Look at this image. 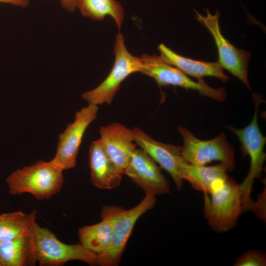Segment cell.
<instances>
[{"label":"cell","instance_id":"8fae6325","mask_svg":"<svg viewBox=\"0 0 266 266\" xmlns=\"http://www.w3.org/2000/svg\"><path fill=\"white\" fill-rule=\"evenodd\" d=\"M124 174L145 195L156 196L170 193L169 181L154 160L140 148L134 150Z\"/></svg>","mask_w":266,"mask_h":266},{"label":"cell","instance_id":"7a4b0ae2","mask_svg":"<svg viewBox=\"0 0 266 266\" xmlns=\"http://www.w3.org/2000/svg\"><path fill=\"white\" fill-rule=\"evenodd\" d=\"M244 211L239 185L232 178L228 177L210 194L204 193V217L217 233L233 228Z\"/></svg>","mask_w":266,"mask_h":266},{"label":"cell","instance_id":"4fadbf2b","mask_svg":"<svg viewBox=\"0 0 266 266\" xmlns=\"http://www.w3.org/2000/svg\"><path fill=\"white\" fill-rule=\"evenodd\" d=\"M133 130L134 141L136 145L166 170L170 175L176 189L181 190L183 185V180L179 174L178 165L183 159L182 147L157 141L137 127Z\"/></svg>","mask_w":266,"mask_h":266},{"label":"cell","instance_id":"44dd1931","mask_svg":"<svg viewBox=\"0 0 266 266\" xmlns=\"http://www.w3.org/2000/svg\"><path fill=\"white\" fill-rule=\"evenodd\" d=\"M266 265V256L264 252L256 250L245 252L239 256L233 264L235 266H264Z\"/></svg>","mask_w":266,"mask_h":266},{"label":"cell","instance_id":"9c48e42d","mask_svg":"<svg viewBox=\"0 0 266 266\" xmlns=\"http://www.w3.org/2000/svg\"><path fill=\"white\" fill-rule=\"evenodd\" d=\"M98 105L88 103L75 114L74 121L59 135L56 152L52 161L63 170L74 168L85 133L96 119Z\"/></svg>","mask_w":266,"mask_h":266},{"label":"cell","instance_id":"2e32d148","mask_svg":"<svg viewBox=\"0 0 266 266\" xmlns=\"http://www.w3.org/2000/svg\"><path fill=\"white\" fill-rule=\"evenodd\" d=\"M180 177L203 194H210L229 177L226 166L220 163L212 166H195L183 158L178 165Z\"/></svg>","mask_w":266,"mask_h":266},{"label":"cell","instance_id":"30bf717a","mask_svg":"<svg viewBox=\"0 0 266 266\" xmlns=\"http://www.w3.org/2000/svg\"><path fill=\"white\" fill-rule=\"evenodd\" d=\"M195 11L197 19L205 26L213 37L218 49V62L222 67L237 77L249 90H251L248 79L247 70L250 53L236 48L223 35L219 23V11H217L215 15H212L207 10L205 16L196 10Z\"/></svg>","mask_w":266,"mask_h":266},{"label":"cell","instance_id":"7402d4cb","mask_svg":"<svg viewBox=\"0 0 266 266\" xmlns=\"http://www.w3.org/2000/svg\"><path fill=\"white\" fill-rule=\"evenodd\" d=\"M62 7L68 12H74L77 9L78 0H59Z\"/></svg>","mask_w":266,"mask_h":266},{"label":"cell","instance_id":"ffe728a7","mask_svg":"<svg viewBox=\"0 0 266 266\" xmlns=\"http://www.w3.org/2000/svg\"><path fill=\"white\" fill-rule=\"evenodd\" d=\"M35 211L29 214L18 211L0 214V241L14 239L30 231Z\"/></svg>","mask_w":266,"mask_h":266},{"label":"cell","instance_id":"9a60e30c","mask_svg":"<svg viewBox=\"0 0 266 266\" xmlns=\"http://www.w3.org/2000/svg\"><path fill=\"white\" fill-rule=\"evenodd\" d=\"M89 160L94 186L100 189L111 190L119 186L123 174L110 159L100 139L91 143Z\"/></svg>","mask_w":266,"mask_h":266},{"label":"cell","instance_id":"603a6c76","mask_svg":"<svg viewBox=\"0 0 266 266\" xmlns=\"http://www.w3.org/2000/svg\"><path fill=\"white\" fill-rule=\"evenodd\" d=\"M31 0H0V3L11 4L20 8L27 7Z\"/></svg>","mask_w":266,"mask_h":266},{"label":"cell","instance_id":"5b68a950","mask_svg":"<svg viewBox=\"0 0 266 266\" xmlns=\"http://www.w3.org/2000/svg\"><path fill=\"white\" fill-rule=\"evenodd\" d=\"M114 64L106 78L94 89L81 95L89 103L99 105L110 104L122 82L130 74L139 72V57L132 55L125 44V37L120 32L116 35L114 48Z\"/></svg>","mask_w":266,"mask_h":266},{"label":"cell","instance_id":"52a82bcc","mask_svg":"<svg viewBox=\"0 0 266 266\" xmlns=\"http://www.w3.org/2000/svg\"><path fill=\"white\" fill-rule=\"evenodd\" d=\"M139 72L155 79L160 87L179 86L198 91L202 96L219 102L225 101L227 94L224 87L213 88L203 80L195 82L174 66L166 63L159 56L144 54L139 57Z\"/></svg>","mask_w":266,"mask_h":266},{"label":"cell","instance_id":"cb8c5ba5","mask_svg":"<svg viewBox=\"0 0 266 266\" xmlns=\"http://www.w3.org/2000/svg\"><path fill=\"white\" fill-rule=\"evenodd\" d=\"M0 266H2V264H1V263L0 259Z\"/></svg>","mask_w":266,"mask_h":266},{"label":"cell","instance_id":"ac0fdd59","mask_svg":"<svg viewBox=\"0 0 266 266\" xmlns=\"http://www.w3.org/2000/svg\"><path fill=\"white\" fill-rule=\"evenodd\" d=\"M0 259L2 266L35 265L37 260L32 227L30 231L19 237L0 241Z\"/></svg>","mask_w":266,"mask_h":266},{"label":"cell","instance_id":"d6986e66","mask_svg":"<svg viewBox=\"0 0 266 266\" xmlns=\"http://www.w3.org/2000/svg\"><path fill=\"white\" fill-rule=\"evenodd\" d=\"M77 8L83 16L94 20L101 21L110 16L119 31L125 17L123 7L116 0H78Z\"/></svg>","mask_w":266,"mask_h":266},{"label":"cell","instance_id":"5bb4252c","mask_svg":"<svg viewBox=\"0 0 266 266\" xmlns=\"http://www.w3.org/2000/svg\"><path fill=\"white\" fill-rule=\"evenodd\" d=\"M124 209L119 206H103L100 213V222L83 226L79 229L80 243L97 255L102 253L110 242L114 224Z\"/></svg>","mask_w":266,"mask_h":266},{"label":"cell","instance_id":"ba28073f","mask_svg":"<svg viewBox=\"0 0 266 266\" xmlns=\"http://www.w3.org/2000/svg\"><path fill=\"white\" fill-rule=\"evenodd\" d=\"M155 196L145 195L136 206L122 211L116 221L110 242L106 249L97 255V265L117 266L120 263L127 243L138 219L155 205Z\"/></svg>","mask_w":266,"mask_h":266},{"label":"cell","instance_id":"277c9868","mask_svg":"<svg viewBox=\"0 0 266 266\" xmlns=\"http://www.w3.org/2000/svg\"><path fill=\"white\" fill-rule=\"evenodd\" d=\"M255 110L253 119L246 127L236 129L228 125L227 129L233 132L241 144V149L244 154L248 155L250 159V166L248 173L240 184L242 204L244 210L249 209L252 202L250 195L252 187L255 179L259 177L263 169V164L266 159L264 152L266 137L262 133L258 122V108L263 100L259 97H254Z\"/></svg>","mask_w":266,"mask_h":266},{"label":"cell","instance_id":"8992f818","mask_svg":"<svg viewBox=\"0 0 266 266\" xmlns=\"http://www.w3.org/2000/svg\"><path fill=\"white\" fill-rule=\"evenodd\" d=\"M177 131L183 140L181 155L185 161L199 166L219 161L226 166L228 172L233 169L234 151L227 141L225 133L222 132L212 139L203 140L181 125L177 127Z\"/></svg>","mask_w":266,"mask_h":266},{"label":"cell","instance_id":"3957f363","mask_svg":"<svg viewBox=\"0 0 266 266\" xmlns=\"http://www.w3.org/2000/svg\"><path fill=\"white\" fill-rule=\"evenodd\" d=\"M32 227L36 260L39 266H62L70 261H80L92 266L97 265V255L81 243H64L48 228L40 227L36 222V212L32 218Z\"/></svg>","mask_w":266,"mask_h":266},{"label":"cell","instance_id":"7c38bea8","mask_svg":"<svg viewBox=\"0 0 266 266\" xmlns=\"http://www.w3.org/2000/svg\"><path fill=\"white\" fill-rule=\"evenodd\" d=\"M100 140L107 154L123 174L136 148L133 130L113 123L100 129Z\"/></svg>","mask_w":266,"mask_h":266},{"label":"cell","instance_id":"6da1fadb","mask_svg":"<svg viewBox=\"0 0 266 266\" xmlns=\"http://www.w3.org/2000/svg\"><path fill=\"white\" fill-rule=\"evenodd\" d=\"M63 171L52 160H40L13 171L5 182L10 195L29 193L36 200H48L61 190L64 184Z\"/></svg>","mask_w":266,"mask_h":266},{"label":"cell","instance_id":"e0dca14e","mask_svg":"<svg viewBox=\"0 0 266 266\" xmlns=\"http://www.w3.org/2000/svg\"><path fill=\"white\" fill-rule=\"evenodd\" d=\"M158 49L160 53L159 56L164 61L198 80L206 76L217 77L223 82L229 79L218 61L209 63L189 59L178 54L163 43L158 46Z\"/></svg>","mask_w":266,"mask_h":266}]
</instances>
